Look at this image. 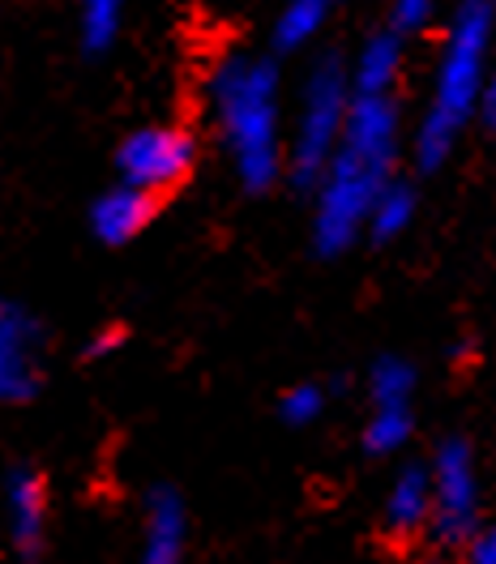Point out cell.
I'll list each match as a JSON object with an SVG mask.
<instances>
[{
	"instance_id": "cell-1",
	"label": "cell",
	"mask_w": 496,
	"mask_h": 564,
	"mask_svg": "<svg viewBox=\"0 0 496 564\" xmlns=\"http://www.w3.org/2000/svg\"><path fill=\"white\" fill-rule=\"evenodd\" d=\"M398 107L393 99L355 95L343 145L317 184V210H313V240L321 252H343L355 236L368 231V214L377 193L390 184L393 154H398Z\"/></svg>"
},
{
	"instance_id": "cell-2",
	"label": "cell",
	"mask_w": 496,
	"mask_h": 564,
	"mask_svg": "<svg viewBox=\"0 0 496 564\" xmlns=\"http://www.w3.org/2000/svg\"><path fill=\"white\" fill-rule=\"evenodd\" d=\"M496 35V0H459L450 13V35L441 47V65L432 82V104L416 129V159L432 172L450 159L459 133L471 116H479L488 65H493Z\"/></svg>"
},
{
	"instance_id": "cell-3",
	"label": "cell",
	"mask_w": 496,
	"mask_h": 564,
	"mask_svg": "<svg viewBox=\"0 0 496 564\" xmlns=\"http://www.w3.org/2000/svg\"><path fill=\"white\" fill-rule=\"evenodd\" d=\"M211 107L245 188H270L283 172L279 69L245 52L223 56L211 73Z\"/></svg>"
},
{
	"instance_id": "cell-4",
	"label": "cell",
	"mask_w": 496,
	"mask_h": 564,
	"mask_svg": "<svg viewBox=\"0 0 496 564\" xmlns=\"http://www.w3.org/2000/svg\"><path fill=\"white\" fill-rule=\"evenodd\" d=\"M355 90L352 73L343 69L334 56L321 61L309 86H304V104L295 120V138H291V180L304 188H317L321 176L330 172L343 133H347V116H352Z\"/></svg>"
},
{
	"instance_id": "cell-5",
	"label": "cell",
	"mask_w": 496,
	"mask_h": 564,
	"mask_svg": "<svg viewBox=\"0 0 496 564\" xmlns=\"http://www.w3.org/2000/svg\"><path fill=\"white\" fill-rule=\"evenodd\" d=\"M432 470V534L445 547H466V539L479 530V470L466 441H445L436 458L428 462Z\"/></svg>"
},
{
	"instance_id": "cell-6",
	"label": "cell",
	"mask_w": 496,
	"mask_h": 564,
	"mask_svg": "<svg viewBox=\"0 0 496 564\" xmlns=\"http://www.w3.org/2000/svg\"><path fill=\"white\" fill-rule=\"evenodd\" d=\"M197 145L184 129L172 124H154V129H138L133 138H125L116 167H120V184H133L142 193H163L188 176Z\"/></svg>"
},
{
	"instance_id": "cell-7",
	"label": "cell",
	"mask_w": 496,
	"mask_h": 564,
	"mask_svg": "<svg viewBox=\"0 0 496 564\" xmlns=\"http://www.w3.org/2000/svg\"><path fill=\"white\" fill-rule=\"evenodd\" d=\"M39 351H43L39 321L22 304L0 300V402H26L35 393Z\"/></svg>"
},
{
	"instance_id": "cell-8",
	"label": "cell",
	"mask_w": 496,
	"mask_h": 564,
	"mask_svg": "<svg viewBox=\"0 0 496 564\" xmlns=\"http://www.w3.org/2000/svg\"><path fill=\"white\" fill-rule=\"evenodd\" d=\"M4 518H9V534H13V547L31 561L43 547V534H47V492H43V479L35 470L18 466L4 484Z\"/></svg>"
},
{
	"instance_id": "cell-9",
	"label": "cell",
	"mask_w": 496,
	"mask_h": 564,
	"mask_svg": "<svg viewBox=\"0 0 496 564\" xmlns=\"http://www.w3.org/2000/svg\"><path fill=\"white\" fill-rule=\"evenodd\" d=\"M184 539H188V518L184 500L172 488H159L145 500V530L142 556L138 564H184Z\"/></svg>"
},
{
	"instance_id": "cell-10",
	"label": "cell",
	"mask_w": 496,
	"mask_h": 564,
	"mask_svg": "<svg viewBox=\"0 0 496 564\" xmlns=\"http://www.w3.org/2000/svg\"><path fill=\"white\" fill-rule=\"evenodd\" d=\"M381 518L393 539H411L420 530L432 527V470L428 466H402L393 475L386 505H381Z\"/></svg>"
},
{
	"instance_id": "cell-11",
	"label": "cell",
	"mask_w": 496,
	"mask_h": 564,
	"mask_svg": "<svg viewBox=\"0 0 496 564\" xmlns=\"http://www.w3.org/2000/svg\"><path fill=\"white\" fill-rule=\"evenodd\" d=\"M150 214H154V197L150 193L133 188V184H116V188H107L104 197L95 202L90 227H95V236L104 245H129L150 223Z\"/></svg>"
},
{
	"instance_id": "cell-12",
	"label": "cell",
	"mask_w": 496,
	"mask_h": 564,
	"mask_svg": "<svg viewBox=\"0 0 496 564\" xmlns=\"http://www.w3.org/2000/svg\"><path fill=\"white\" fill-rule=\"evenodd\" d=\"M352 90L355 95H377L390 99L402 73V35L398 31H381V35L364 39V47L355 52L352 69Z\"/></svg>"
},
{
	"instance_id": "cell-13",
	"label": "cell",
	"mask_w": 496,
	"mask_h": 564,
	"mask_svg": "<svg viewBox=\"0 0 496 564\" xmlns=\"http://www.w3.org/2000/svg\"><path fill=\"white\" fill-rule=\"evenodd\" d=\"M325 18H330V0H287L274 22V43L283 52H300L321 35Z\"/></svg>"
},
{
	"instance_id": "cell-14",
	"label": "cell",
	"mask_w": 496,
	"mask_h": 564,
	"mask_svg": "<svg viewBox=\"0 0 496 564\" xmlns=\"http://www.w3.org/2000/svg\"><path fill=\"white\" fill-rule=\"evenodd\" d=\"M411 218H416V193H411L407 184L390 180V184L377 193V202H373L368 236H373V240H393V236H402V231L411 227Z\"/></svg>"
},
{
	"instance_id": "cell-15",
	"label": "cell",
	"mask_w": 496,
	"mask_h": 564,
	"mask_svg": "<svg viewBox=\"0 0 496 564\" xmlns=\"http://www.w3.org/2000/svg\"><path fill=\"white\" fill-rule=\"evenodd\" d=\"M125 13H129V0H82V47L107 52L125 26Z\"/></svg>"
},
{
	"instance_id": "cell-16",
	"label": "cell",
	"mask_w": 496,
	"mask_h": 564,
	"mask_svg": "<svg viewBox=\"0 0 496 564\" xmlns=\"http://www.w3.org/2000/svg\"><path fill=\"white\" fill-rule=\"evenodd\" d=\"M411 436V406H377L364 427V449L368 454H398Z\"/></svg>"
},
{
	"instance_id": "cell-17",
	"label": "cell",
	"mask_w": 496,
	"mask_h": 564,
	"mask_svg": "<svg viewBox=\"0 0 496 564\" xmlns=\"http://www.w3.org/2000/svg\"><path fill=\"white\" fill-rule=\"evenodd\" d=\"M368 393L377 406H407L416 393V368L407 359H381L368 377Z\"/></svg>"
},
{
	"instance_id": "cell-18",
	"label": "cell",
	"mask_w": 496,
	"mask_h": 564,
	"mask_svg": "<svg viewBox=\"0 0 496 564\" xmlns=\"http://www.w3.org/2000/svg\"><path fill=\"white\" fill-rule=\"evenodd\" d=\"M279 411H283L287 423H295V427H304V423L321 420V411H325V389L321 386H295L283 393V402H279Z\"/></svg>"
},
{
	"instance_id": "cell-19",
	"label": "cell",
	"mask_w": 496,
	"mask_h": 564,
	"mask_svg": "<svg viewBox=\"0 0 496 564\" xmlns=\"http://www.w3.org/2000/svg\"><path fill=\"white\" fill-rule=\"evenodd\" d=\"M436 4H441V0H393L390 4L393 31H398V35H407V31H424L428 22L436 18Z\"/></svg>"
},
{
	"instance_id": "cell-20",
	"label": "cell",
	"mask_w": 496,
	"mask_h": 564,
	"mask_svg": "<svg viewBox=\"0 0 496 564\" xmlns=\"http://www.w3.org/2000/svg\"><path fill=\"white\" fill-rule=\"evenodd\" d=\"M462 564H496V527L475 530L462 547Z\"/></svg>"
},
{
	"instance_id": "cell-21",
	"label": "cell",
	"mask_w": 496,
	"mask_h": 564,
	"mask_svg": "<svg viewBox=\"0 0 496 564\" xmlns=\"http://www.w3.org/2000/svg\"><path fill=\"white\" fill-rule=\"evenodd\" d=\"M479 116L488 120L496 129V52H493V65H488V86H484V104H479Z\"/></svg>"
},
{
	"instance_id": "cell-22",
	"label": "cell",
	"mask_w": 496,
	"mask_h": 564,
	"mask_svg": "<svg viewBox=\"0 0 496 564\" xmlns=\"http://www.w3.org/2000/svg\"><path fill=\"white\" fill-rule=\"evenodd\" d=\"M120 347V329H99V338L90 343V359H104V355H111Z\"/></svg>"
}]
</instances>
